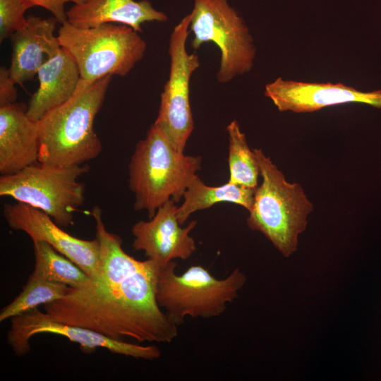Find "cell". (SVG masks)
<instances>
[{
	"instance_id": "15",
	"label": "cell",
	"mask_w": 381,
	"mask_h": 381,
	"mask_svg": "<svg viewBox=\"0 0 381 381\" xmlns=\"http://www.w3.org/2000/svg\"><path fill=\"white\" fill-rule=\"evenodd\" d=\"M57 23L54 17H28L25 25L12 35L8 70L16 84L33 78L40 67L61 49L54 35Z\"/></svg>"
},
{
	"instance_id": "24",
	"label": "cell",
	"mask_w": 381,
	"mask_h": 381,
	"mask_svg": "<svg viewBox=\"0 0 381 381\" xmlns=\"http://www.w3.org/2000/svg\"><path fill=\"white\" fill-rule=\"evenodd\" d=\"M16 83L10 76L8 68H0V107L15 102L17 97Z\"/></svg>"
},
{
	"instance_id": "9",
	"label": "cell",
	"mask_w": 381,
	"mask_h": 381,
	"mask_svg": "<svg viewBox=\"0 0 381 381\" xmlns=\"http://www.w3.org/2000/svg\"><path fill=\"white\" fill-rule=\"evenodd\" d=\"M190 18V13L185 16L170 35L169 74L161 94L158 115L153 123L180 152H184L194 128L190 80L193 73L200 66L198 55L189 54L186 49Z\"/></svg>"
},
{
	"instance_id": "11",
	"label": "cell",
	"mask_w": 381,
	"mask_h": 381,
	"mask_svg": "<svg viewBox=\"0 0 381 381\" xmlns=\"http://www.w3.org/2000/svg\"><path fill=\"white\" fill-rule=\"evenodd\" d=\"M4 217L10 228L27 234L32 241H44L78 265L90 279L99 272L100 245L70 235L50 216L27 204L17 202L4 205Z\"/></svg>"
},
{
	"instance_id": "17",
	"label": "cell",
	"mask_w": 381,
	"mask_h": 381,
	"mask_svg": "<svg viewBox=\"0 0 381 381\" xmlns=\"http://www.w3.org/2000/svg\"><path fill=\"white\" fill-rule=\"evenodd\" d=\"M37 75L39 87L30 97L27 114L38 121L74 95L80 75L75 61L63 48L40 67Z\"/></svg>"
},
{
	"instance_id": "20",
	"label": "cell",
	"mask_w": 381,
	"mask_h": 381,
	"mask_svg": "<svg viewBox=\"0 0 381 381\" xmlns=\"http://www.w3.org/2000/svg\"><path fill=\"white\" fill-rule=\"evenodd\" d=\"M226 131L229 136L228 182L245 188H256L260 170L254 151L250 150L246 135L236 120L230 122Z\"/></svg>"
},
{
	"instance_id": "19",
	"label": "cell",
	"mask_w": 381,
	"mask_h": 381,
	"mask_svg": "<svg viewBox=\"0 0 381 381\" xmlns=\"http://www.w3.org/2000/svg\"><path fill=\"white\" fill-rule=\"evenodd\" d=\"M35 259L33 273L69 287L85 285L89 276L75 263L44 241H33Z\"/></svg>"
},
{
	"instance_id": "7",
	"label": "cell",
	"mask_w": 381,
	"mask_h": 381,
	"mask_svg": "<svg viewBox=\"0 0 381 381\" xmlns=\"http://www.w3.org/2000/svg\"><path fill=\"white\" fill-rule=\"evenodd\" d=\"M88 170L86 164L58 167L37 162L1 175L0 195L39 209L59 226L67 227L84 203L85 183L78 179Z\"/></svg>"
},
{
	"instance_id": "8",
	"label": "cell",
	"mask_w": 381,
	"mask_h": 381,
	"mask_svg": "<svg viewBox=\"0 0 381 381\" xmlns=\"http://www.w3.org/2000/svg\"><path fill=\"white\" fill-rule=\"evenodd\" d=\"M229 0H193L189 31L191 47L197 50L212 42L220 50L217 81L226 83L249 72L255 48L249 29Z\"/></svg>"
},
{
	"instance_id": "23",
	"label": "cell",
	"mask_w": 381,
	"mask_h": 381,
	"mask_svg": "<svg viewBox=\"0 0 381 381\" xmlns=\"http://www.w3.org/2000/svg\"><path fill=\"white\" fill-rule=\"evenodd\" d=\"M32 7L41 6L49 11L58 23L63 24L67 21L66 11H65V4L72 2L74 4L82 3L84 0H25Z\"/></svg>"
},
{
	"instance_id": "6",
	"label": "cell",
	"mask_w": 381,
	"mask_h": 381,
	"mask_svg": "<svg viewBox=\"0 0 381 381\" xmlns=\"http://www.w3.org/2000/svg\"><path fill=\"white\" fill-rule=\"evenodd\" d=\"M57 37L85 83L108 75H126L146 51V42L138 32L118 23L85 28L66 21L61 24Z\"/></svg>"
},
{
	"instance_id": "22",
	"label": "cell",
	"mask_w": 381,
	"mask_h": 381,
	"mask_svg": "<svg viewBox=\"0 0 381 381\" xmlns=\"http://www.w3.org/2000/svg\"><path fill=\"white\" fill-rule=\"evenodd\" d=\"M32 6L25 0H0V42L11 37L27 23L25 11Z\"/></svg>"
},
{
	"instance_id": "14",
	"label": "cell",
	"mask_w": 381,
	"mask_h": 381,
	"mask_svg": "<svg viewBox=\"0 0 381 381\" xmlns=\"http://www.w3.org/2000/svg\"><path fill=\"white\" fill-rule=\"evenodd\" d=\"M28 107L13 102L0 107V174L18 172L38 162V121L27 114Z\"/></svg>"
},
{
	"instance_id": "4",
	"label": "cell",
	"mask_w": 381,
	"mask_h": 381,
	"mask_svg": "<svg viewBox=\"0 0 381 381\" xmlns=\"http://www.w3.org/2000/svg\"><path fill=\"white\" fill-rule=\"evenodd\" d=\"M262 177L246 219L248 226L261 232L284 257L296 250L298 236L313 210L303 188L287 181L283 173L260 149L253 150Z\"/></svg>"
},
{
	"instance_id": "16",
	"label": "cell",
	"mask_w": 381,
	"mask_h": 381,
	"mask_svg": "<svg viewBox=\"0 0 381 381\" xmlns=\"http://www.w3.org/2000/svg\"><path fill=\"white\" fill-rule=\"evenodd\" d=\"M67 22L79 28H92L104 23H118L138 32L146 22H166L167 16L155 9L147 0H84L67 11Z\"/></svg>"
},
{
	"instance_id": "2",
	"label": "cell",
	"mask_w": 381,
	"mask_h": 381,
	"mask_svg": "<svg viewBox=\"0 0 381 381\" xmlns=\"http://www.w3.org/2000/svg\"><path fill=\"white\" fill-rule=\"evenodd\" d=\"M112 76L93 83L81 80L74 95L38 121L41 164L66 167L82 165L97 157L102 143L94 121L105 98Z\"/></svg>"
},
{
	"instance_id": "18",
	"label": "cell",
	"mask_w": 381,
	"mask_h": 381,
	"mask_svg": "<svg viewBox=\"0 0 381 381\" xmlns=\"http://www.w3.org/2000/svg\"><path fill=\"white\" fill-rule=\"evenodd\" d=\"M255 188H245L229 182L220 186H209L195 176L183 194V202L177 207L176 216L183 225L193 212L219 202H232L249 211L253 204Z\"/></svg>"
},
{
	"instance_id": "5",
	"label": "cell",
	"mask_w": 381,
	"mask_h": 381,
	"mask_svg": "<svg viewBox=\"0 0 381 381\" xmlns=\"http://www.w3.org/2000/svg\"><path fill=\"white\" fill-rule=\"evenodd\" d=\"M176 265L175 261H171L160 267L156 298L177 326L183 323L187 317L219 316L227 305L238 297V291L246 282V277L239 268L224 279H217L201 265H193L177 274Z\"/></svg>"
},
{
	"instance_id": "3",
	"label": "cell",
	"mask_w": 381,
	"mask_h": 381,
	"mask_svg": "<svg viewBox=\"0 0 381 381\" xmlns=\"http://www.w3.org/2000/svg\"><path fill=\"white\" fill-rule=\"evenodd\" d=\"M202 158L176 150L154 124L136 145L129 165V188L134 209L146 210L152 218L169 200L178 202L201 169Z\"/></svg>"
},
{
	"instance_id": "12",
	"label": "cell",
	"mask_w": 381,
	"mask_h": 381,
	"mask_svg": "<svg viewBox=\"0 0 381 381\" xmlns=\"http://www.w3.org/2000/svg\"><path fill=\"white\" fill-rule=\"evenodd\" d=\"M175 203L169 200L149 221H138L131 229L133 249L143 251L147 259L160 267L176 259L186 260L196 250L195 241L190 233L197 222L192 221L186 226H181Z\"/></svg>"
},
{
	"instance_id": "10",
	"label": "cell",
	"mask_w": 381,
	"mask_h": 381,
	"mask_svg": "<svg viewBox=\"0 0 381 381\" xmlns=\"http://www.w3.org/2000/svg\"><path fill=\"white\" fill-rule=\"evenodd\" d=\"M7 342L18 356L30 351V339L35 334L49 333L65 337L80 346L86 353L104 348L113 353L134 358L153 361L161 357L160 349L155 345L135 344L125 340H116L96 331L68 325L50 319L37 308L11 319Z\"/></svg>"
},
{
	"instance_id": "1",
	"label": "cell",
	"mask_w": 381,
	"mask_h": 381,
	"mask_svg": "<svg viewBox=\"0 0 381 381\" xmlns=\"http://www.w3.org/2000/svg\"><path fill=\"white\" fill-rule=\"evenodd\" d=\"M100 245L99 270L95 278L78 287H68L61 298L44 305L52 320L85 327L116 340L131 338L143 342L170 343L178 335L156 298L160 266L127 254L122 240L109 232L102 210L91 212Z\"/></svg>"
},
{
	"instance_id": "21",
	"label": "cell",
	"mask_w": 381,
	"mask_h": 381,
	"mask_svg": "<svg viewBox=\"0 0 381 381\" xmlns=\"http://www.w3.org/2000/svg\"><path fill=\"white\" fill-rule=\"evenodd\" d=\"M68 287L40 277L32 272L19 295L1 310L0 322L63 298Z\"/></svg>"
},
{
	"instance_id": "13",
	"label": "cell",
	"mask_w": 381,
	"mask_h": 381,
	"mask_svg": "<svg viewBox=\"0 0 381 381\" xmlns=\"http://www.w3.org/2000/svg\"><path fill=\"white\" fill-rule=\"evenodd\" d=\"M265 95L280 111L306 113L351 102L381 108V90L362 92L341 83H318L278 78L265 87Z\"/></svg>"
}]
</instances>
